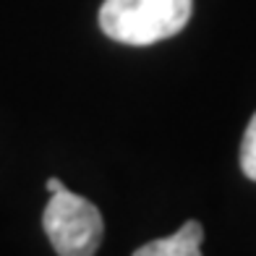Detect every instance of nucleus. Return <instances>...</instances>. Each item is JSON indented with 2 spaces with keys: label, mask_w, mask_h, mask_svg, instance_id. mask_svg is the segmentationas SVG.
Instances as JSON below:
<instances>
[{
  "label": "nucleus",
  "mask_w": 256,
  "mask_h": 256,
  "mask_svg": "<svg viewBox=\"0 0 256 256\" xmlns=\"http://www.w3.org/2000/svg\"><path fill=\"white\" fill-rule=\"evenodd\" d=\"M191 10L194 0H104L100 29L120 44L146 48L183 32Z\"/></svg>",
  "instance_id": "1"
},
{
  "label": "nucleus",
  "mask_w": 256,
  "mask_h": 256,
  "mask_svg": "<svg viewBox=\"0 0 256 256\" xmlns=\"http://www.w3.org/2000/svg\"><path fill=\"white\" fill-rule=\"evenodd\" d=\"M42 225L58 256H94L104 232L100 209L68 188L50 196Z\"/></svg>",
  "instance_id": "2"
},
{
  "label": "nucleus",
  "mask_w": 256,
  "mask_h": 256,
  "mask_svg": "<svg viewBox=\"0 0 256 256\" xmlns=\"http://www.w3.org/2000/svg\"><path fill=\"white\" fill-rule=\"evenodd\" d=\"M202 240H204L202 222L188 220L172 236L144 243L142 248L134 251V256H202Z\"/></svg>",
  "instance_id": "3"
},
{
  "label": "nucleus",
  "mask_w": 256,
  "mask_h": 256,
  "mask_svg": "<svg viewBox=\"0 0 256 256\" xmlns=\"http://www.w3.org/2000/svg\"><path fill=\"white\" fill-rule=\"evenodd\" d=\"M240 168H243V176L256 180V112L248 120V128L240 142Z\"/></svg>",
  "instance_id": "4"
},
{
  "label": "nucleus",
  "mask_w": 256,
  "mask_h": 256,
  "mask_svg": "<svg viewBox=\"0 0 256 256\" xmlns=\"http://www.w3.org/2000/svg\"><path fill=\"white\" fill-rule=\"evenodd\" d=\"M48 191H50V196H52V194L66 191V186H63V180H60V178H50V180H48Z\"/></svg>",
  "instance_id": "5"
}]
</instances>
